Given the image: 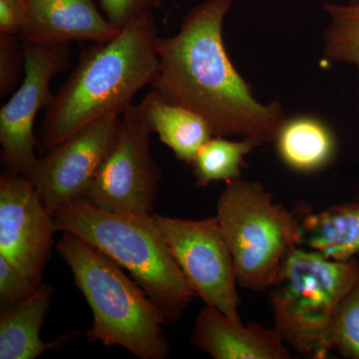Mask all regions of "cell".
Listing matches in <instances>:
<instances>
[{
	"label": "cell",
	"instance_id": "cell-1",
	"mask_svg": "<svg viewBox=\"0 0 359 359\" xmlns=\"http://www.w3.org/2000/svg\"><path fill=\"white\" fill-rule=\"evenodd\" d=\"M233 0H205L186 14L173 36L159 37V69L152 90L194 111L214 136L273 143L287 119L280 101L263 104L231 62L224 21Z\"/></svg>",
	"mask_w": 359,
	"mask_h": 359
},
{
	"label": "cell",
	"instance_id": "cell-2",
	"mask_svg": "<svg viewBox=\"0 0 359 359\" xmlns=\"http://www.w3.org/2000/svg\"><path fill=\"white\" fill-rule=\"evenodd\" d=\"M159 37L153 13H147L110 41L83 49L46 109L40 152L46 153L90 123L128 109L134 97L157 76Z\"/></svg>",
	"mask_w": 359,
	"mask_h": 359
},
{
	"label": "cell",
	"instance_id": "cell-3",
	"mask_svg": "<svg viewBox=\"0 0 359 359\" xmlns=\"http://www.w3.org/2000/svg\"><path fill=\"white\" fill-rule=\"evenodd\" d=\"M58 231L69 233L119 264L175 325L196 294L172 256L153 215L105 211L78 198L54 215Z\"/></svg>",
	"mask_w": 359,
	"mask_h": 359
},
{
	"label": "cell",
	"instance_id": "cell-4",
	"mask_svg": "<svg viewBox=\"0 0 359 359\" xmlns=\"http://www.w3.org/2000/svg\"><path fill=\"white\" fill-rule=\"evenodd\" d=\"M57 249L93 314L88 341L122 347L139 359L169 358L166 320L119 264L72 233H62Z\"/></svg>",
	"mask_w": 359,
	"mask_h": 359
},
{
	"label": "cell",
	"instance_id": "cell-5",
	"mask_svg": "<svg viewBox=\"0 0 359 359\" xmlns=\"http://www.w3.org/2000/svg\"><path fill=\"white\" fill-rule=\"evenodd\" d=\"M358 280L356 257L337 261L292 248L268 290L273 327L285 344L306 358H327L340 306Z\"/></svg>",
	"mask_w": 359,
	"mask_h": 359
},
{
	"label": "cell",
	"instance_id": "cell-6",
	"mask_svg": "<svg viewBox=\"0 0 359 359\" xmlns=\"http://www.w3.org/2000/svg\"><path fill=\"white\" fill-rule=\"evenodd\" d=\"M216 216L233 256L238 287L268 292L287 252L299 245L294 212L275 202L263 184L241 177L226 183Z\"/></svg>",
	"mask_w": 359,
	"mask_h": 359
},
{
	"label": "cell",
	"instance_id": "cell-7",
	"mask_svg": "<svg viewBox=\"0 0 359 359\" xmlns=\"http://www.w3.org/2000/svg\"><path fill=\"white\" fill-rule=\"evenodd\" d=\"M152 126L141 103L123 113L114 145L84 199L105 211L154 214L162 170L151 152Z\"/></svg>",
	"mask_w": 359,
	"mask_h": 359
},
{
	"label": "cell",
	"instance_id": "cell-8",
	"mask_svg": "<svg viewBox=\"0 0 359 359\" xmlns=\"http://www.w3.org/2000/svg\"><path fill=\"white\" fill-rule=\"evenodd\" d=\"M153 219L196 297L241 323L237 271L217 216L189 219L154 212Z\"/></svg>",
	"mask_w": 359,
	"mask_h": 359
},
{
	"label": "cell",
	"instance_id": "cell-9",
	"mask_svg": "<svg viewBox=\"0 0 359 359\" xmlns=\"http://www.w3.org/2000/svg\"><path fill=\"white\" fill-rule=\"evenodd\" d=\"M25 45L22 83L0 109V144L9 171L32 178L39 158L34 122L50 105L52 78L69 67L68 44Z\"/></svg>",
	"mask_w": 359,
	"mask_h": 359
},
{
	"label": "cell",
	"instance_id": "cell-10",
	"mask_svg": "<svg viewBox=\"0 0 359 359\" xmlns=\"http://www.w3.org/2000/svg\"><path fill=\"white\" fill-rule=\"evenodd\" d=\"M121 116L90 123L39 158L30 180L52 216L87 192L114 145Z\"/></svg>",
	"mask_w": 359,
	"mask_h": 359
},
{
	"label": "cell",
	"instance_id": "cell-11",
	"mask_svg": "<svg viewBox=\"0 0 359 359\" xmlns=\"http://www.w3.org/2000/svg\"><path fill=\"white\" fill-rule=\"evenodd\" d=\"M57 230L32 180L13 172L0 176V256L41 285Z\"/></svg>",
	"mask_w": 359,
	"mask_h": 359
},
{
	"label": "cell",
	"instance_id": "cell-12",
	"mask_svg": "<svg viewBox=\"0 0 359 359\" xmlns=\"http://www.w3.org/2000/svg\"><path fill=\"white\" fill-rule=\"evenodd\" d=\"M120 30L99 11L94 0H28L27 20L18 37L27 45L104 43Z\"/></svg>",
	"mask_w": 359,
	"mask_h": 359
},
{
	"label": "cell",
	"instance_id": "cell-13",
	"mask_svg": "<svg viewBox=\"0 0 359 359\" xmlns=\"http://www.w3.org/2000/svg\"><path fill=\"white\" fill-rule=\"evenodd\" d=\"M191 344L214 359H290V347L275 327L233 321L205 306L196 318Z\"/></svg>",
	"mask_w": 359,
	"mask_h": 359
},
{
	"label": "cell",
	"instance_id": "cell-14",
	"mask_svg": "<svg viewBox=\"0 0 359 359\" xmlns=\"http://www.w3.org/2000/svg\"><path fill=\"white\" fill-rule=\"evenodd\" d=\"M53 294V285L42 283L25 301L0 311V359H35L76 337L73 332L54 341H42L40 332Z\"/></svg>",
	"mask_w": 359,
	"mask_h": 359
},
{
	"label": "cell",
	"instance_id": "cell-15",
	"mask_svg": "<svg viewBox=\"0 0 359 359\" xmlns=\"http://www.w3.org/2000/svg\"><path fill=\"white\" fill-rule=\"evenodd\" d=\"M294 214L299 247L337 261H347L358 254L359 201L330 205L320 211L299 205Z\"/></svg>",
	"mask_w": 359,
	"mask_h": 359
},
{
	"label": "cell",
	"instance_id": "cell-16",
	"mask_svg": "<svg viewBox=\"0 0 359 359\" xmlns=\"http://www.w3.org/2000/svg\"><path fill=\"white\" fill-rule=\"evenodd\" d=\"M153 132L177 159L192 164L201 147L214 137L211 126L194 111L165 100L154 90L141 101Z\"/></svg>",
	"mask_w": 359,
	"mask_h": 359
},
{
	"label": "cell",
	"instance_id": "cell-17",
	"mask_svg": "<svg viewBox=\"0 0 359 359\" xmlns=\"http://www.w3.org/2000/svg\"><path fill=\"white\" fill-rule=\"evenodd\" d=\"M273 143L283 162L299 173H313L327 167L337 151L334 132L311 115L287 118Z\"/></svg>",
	"mask_w": 359,
	"mask_h": 359
},
{
	"label": "cell",
	"instance_id": "cell-18",
	"mask_svg": "<svg viewBox=\"0 0 359 359\" xmlns=\"http://www.w3.org/2000/svg\"><path fill=\"white\" fill-rule=\"evenodd\" d=\"M257 147H259V144L245 139L233 141L226 137H212L201 147L190 165L196 185L205 188L214 182L228 183L241 178L245 157Z\"/></svg>",
	"mask_w": 359,
	"mask_h": 359
},
{
	"label": "cell",
	"instance_id": "cell-19",
	"mask_svg": "<svg viewBox=\"0 0 359 359\" xmlns=\"http://www.w3.org/2000/svg\"><path fill=\"white\" fill-rule=\"evenodd\" d=\"M323 9L330 18L323 43L325 60L359 68V2H327Z\"/></svg>",
	"mask_w": 359,
	"mask_h": 359
},
{
	"label": "cell",
	"instance_id": "cell-20",
	"mask_svg": "<svg viewBox=\"0 0 359 359\" xmlns=\"http://www.w3.org/2000/svg\"><path fill=\"white\" fill-rule=\"evenodd\" d=\"M332 351L344 358L359 359V280L340 306L330 339Z\"/></svg>",
	"mask_w": 359,
	"mask_h": 359
},
{
	"label": "cell",
	"instance_id": "cell-21",
	"mask_svg": "<svg viewBox=\"0 0 359 359\" xmlns=\"http://www.w3.org/2000/svg\"><path fill=\"white\" fill-rule=\"evenodd\" d=\"M25 45L18 35L0 34V95L13 91L25 69Z\"/></svg>",
	"mask_w": 359,
	"mask_h": 359
},
{
	"label": "cell",
	"instance_id": "cell-22",
	"mask_svg": "<svg viewBox=\"0 0 359 359\" xmlns=\"http://www.w3.org/2000/svg\"><path fill=\"white\" fill-rule=\"evenodd\" d=\"M39 285L21 273L6 257L0 256V311L25 301Z\"/></svg>",
	"mask_w": 359,
	"mask_h": 359
},
{
	"label": "cell",
	"instance_id": "cell-23",
	"mask_svg": "<svg viewBox=\"0 0 359 359\" xmlns=\"http://www.w3.org/2000/svg\"><path fill=\"white\" fill-rule=\"evenodd\" d=\"M161 4L162 0H100L106 18L119 29L142 14L152 13Z\"/></svg>",
	"mask_w": 359,
	"mask_h": 359
},
{
	"label": "cell",
	"instance_id": "cell-24",
	"mask_svg": "<svg viewBox=\"0 0 359 359\" xmlns=\"http://www.w3.org/2000/svg\"><path fill=\"white\" fill-rule=\"evenodd\" d=\"M28 15V0H0V34L20 35Z\"/></svg>",
	"mask_w": 359,
	"mask_h": 359
},
{
	"label": "cell",
	"instance_id": "cell-25",
	"mask_svg": "<svg viewBox=\"0 0 359 359\" xmlns=\"http://www.w3.org/2000/svg\"><path fill=\"white\" fill-rule=\"evenodd\" d=\"M349 4H355V2H359V0H346Z\"/></svg>",
	"mask_w": 359,
	"mask_h": 359
},
{
	"label": "cell",
	"instance_id": "cell-26",
	"mask_svg": "<svg viewBox=\"0 0 359 359\" xmlns=\"http://www.w3.org/2000/svg\"><path fill=\"white\" fill-rule=\"evenodd\" d=\"M356 200L359 201V190H358V196H356Z\"/></svg>",
	"mask_w": 359,
	"mask_h": 359
}]
</instances>
